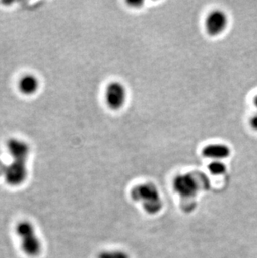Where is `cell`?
<instances>
[{"mask_svg":"<svg viewBox=\"0 0 257 258\" xmlns=\"http://www.w3.org/2000/svg\"><path fill=\"white\" fill-rule=\"evenodd\" d=\"M131 196L136 202H141L144 209L148 213L155 214L162 208L160 193L156 186L151 183L137 185L132 190Z\"/></svg>","mask_w":257,"mask_h":258,"instance_id":"obj_1","label":"cell"},{"mask_svg":"<svg viewBox=\"0 0 257 258\" xmlns=\"http://www.w3.org/2000/svg\"><path fill=\"white\" fill-rule=\"evenodd\" d=\"M20 236L21 247L27 256L34 257L41 251V243L37 237L33 225L29 222H21L16 228Z\"/></svg>","mask_w":257,"mask_h":258,"instance_id":"obj_2","label":"cell"},{"mask_svg":"<svg viewBox=\"0 0 257 258\" xmlns=\"http://www.w3.org/2000/svg\"><path fill=\"white\" fill-rule=\"evenodd\" d=\"M105 101L109 108L113 110H119L124 107L127 100V90L125 86L119 81L109 83L104 93Z\"/></svg>","mask_w":257,"mask_h":258,"instance_id":"obj_3","label":"cell"},{"mask_svg":"<svg viewBox=\"0 0 257 258\" xmlns=\"http://www.w3.org/2000/svg\"><path fill=\"white\" fill-rule=\"evenodd\" d=\"M228 23L226 12L221 10H214L206 16L205 25L209 35L218 36L225 32Z\"/></svg>","mask_w":257,"mask_h":258,"instance_id":"obj_4","label":"cell"},{"mask_svg":"<svg viewBox=\"0 0 257 258\" xmlns=\"http://www.w3.org/2000/svg\"><path fill=\"white\" fill-rule=\"evenodd\" d=\"M27 175L26 162L12 161L11 163L6 165L4 177L9 185H19L25 181Z\"/></svg>","mask_w":257,"mask_h":258,"instance_id":"obj_5","label":"cell"},{"mask_svg":"<svg viewBox=\"0 0 257 258\" xmlns=\"http://www.w3.org/2000/svg\"><path fill=\"white\" fill-rule=\"evenodd\" d=\"M175 191L184 198H190L196 195L198 190V185L194 178L189 175H178L174 180Z\"/></svg>","mask_w":257,"mask_h":258,"instance_id":"obj_6","label":"cell"},{"mask_svg":"<svg viewBox=\"0 0 257 258\" xmlns=\"http://www.w3.org/2000/svg\"><path fill=\"white\" fill-rule=\"evenodd\" d=\"M6 148L8 153L12 157L13 161L26 162L27 159L30 154V147L28 143L23 140L16 138L9 140Z\"/></svg>","mask_w":257,"mask_h":258,"instance_id":"obj_7","label":"cell"},{"mask_svg":"<svg viewBox=\"0 0 257 258\" xmlns=\"http://www.w3.org/2000/svg\"><path fill=\"white\" fill-rule=\"evenodd\" d=\"M231 148L225 144H210L205 146L202 155L213 161H222L231 156Z\"/></svg>","mask_w":257,"mask_h":258,"instance_id":"obj_8","label":"cell"},{"mask_svg":"<svg viewBox=\"0 0 257 258\" xmlns=\"http://www.w3.org/2000/svg\"><path fill=\"white\" fill-rule=\"evenodd\" d=\"M39 88V79L34 75H25L19 81V90L25 95H34Z\"/></svg>","mask_w":257,"mask_h":258,"instance_id":"obj_9","label":"cell"},{"mask_svg":"<svg viewBox=\"0 0 257 258\" xmlns=\"http://www.w3.org/2000/svg\"><path fill=\"white\" fill-rule=\"evenodd\" d=\"M209 171L214 175H224L226 173V164L222 161H213L208 166Z\"/></svg>","mask_w":257,"mask_h":258,"instance_id":"obj_10","label":"cell"},{"mask_svg":"<svg viewBox=\"0 0 257 258\" xmlns=\"http://www.w3.org/2000/svg\"><path fill=\"white\" fill-rule=\"evenodd\" d=\"M98 258H130L128 254L119 250H111L100 252Z\"/></svg>","mask_w":257,"mask_h":258,"instance_id":"obj_11","label":"cell"},{"mask_svg":"<svg viewBox=\"0 0 257 258\" xmlns=\"http://www.w3.org/2000/svg\"><path fill=\"white\" fill-rule=\"evenodd\" d=\"M250 124L251 128L257 132V114L251 117V119L250 120Z\"/></svg>","mask_w":257,"mask_h":258,"instance_id":"obj_12","label":"cell"},{"mask_svg":"<svg viewBox=\"0 0 257 258\" xmlns=\"http://www.w3.org/2000/svg\"><path fill=\"white\" fill-rule=\"evenodd\" d=\"M5 167H6V165L5 163H3L2 161H0V176H4V174H5Z\"/></svg>","mask_w":257,"mask_h":258,"instance_id":"obj_13","label":"cell"},{"mask_svg":"<svg viewBox=\"0 0 257 258\" xmlns=\"http://www.w3.org/2000/svg\"><path fill=\"white\" fill-rule=\"evenodd\" d=\"M254 105H255V108L257 109V95L254 98Z\"/></svg>","mask_w":257,"mask_h":258,"instance_id":"obj_14","label":"cell"}]
</instances>
